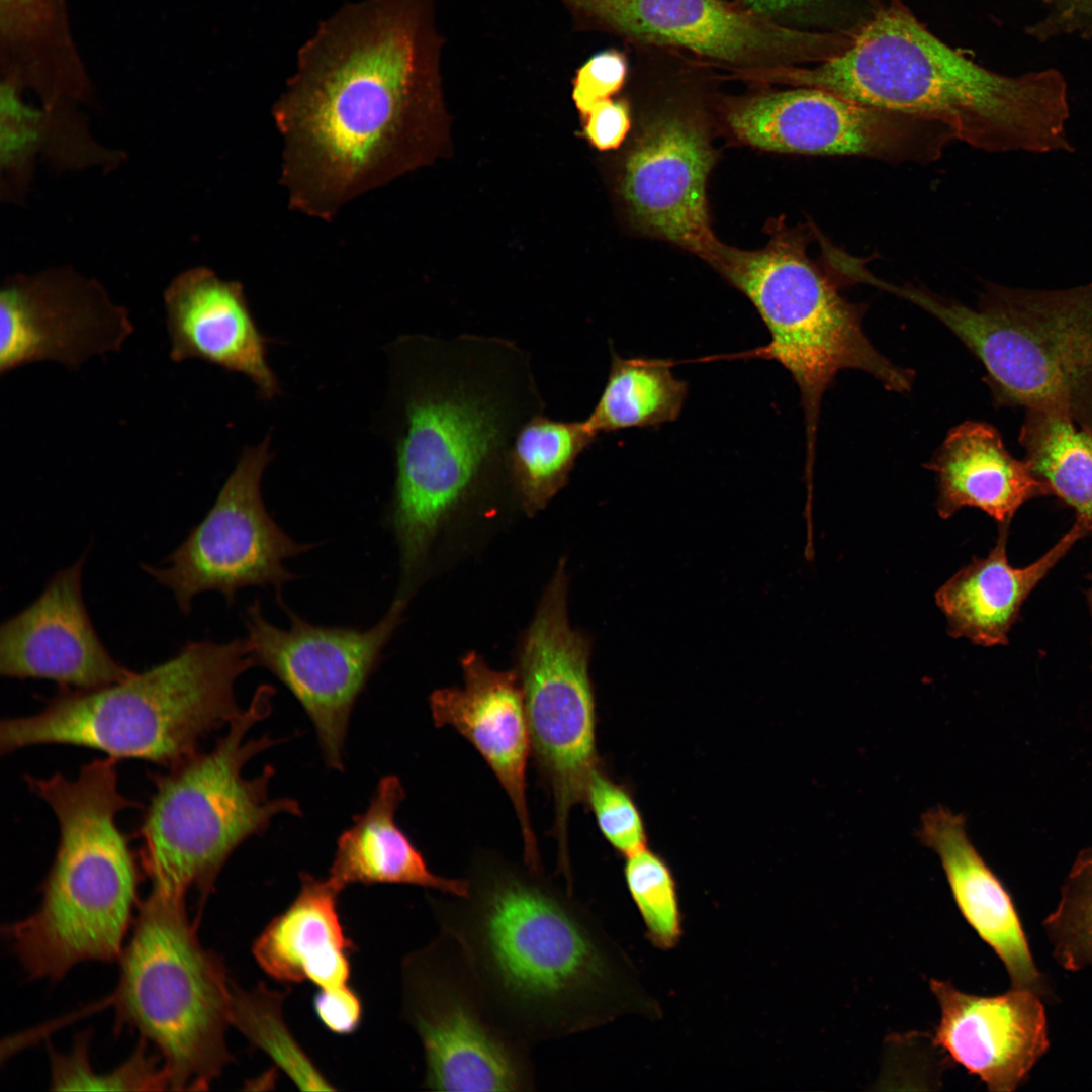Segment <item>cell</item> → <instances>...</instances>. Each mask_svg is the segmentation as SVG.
Returning a JSON list of instances; mask_svg holds the SVG:
<instances>
[{"instance_id":"20","label":"cell","mask_w":1092,"mask_h":1092,"mask_svg":"<svg viewBox=\"0 0 1092 1092\" xmlns=\"http://www.w3.org/2000/svg\"><path fill=\"white\" fill-rule=\"evenodd\" d=\"M929 986L940 1007L935 1045L989 1091L1012 1092L1027 1081L1050 1046L1040 996L1018 988L975 995L936 979Z\"/></svg>"},{"instance_id":"5","label":"cell","mask_w":1092,"mask_h":1092,"mask_svg":"<svg viewBox=\"0 0 1092 1092\" xmlns=\"http://www.w3.org/2000/svg\"><path fill=\"white\" fill-rule=\"evenodd\" d=\"M117 759L83 765L71 780L25 776L54 811L60 836L37 908L6 924L4 938L31 979L58 982L76 965L118 961L142 900L139 854L116 824L139 807L118 791Z\"/></svg>"},{"instance_id":"41","label":"cell","mask_w":1092,"mask_h":1092,"mask_svg":"<svg viewBox=\"0 0 1092 1092\" xmlns=\"http://www.w3.org/2000/svg\"><path fill=\"white\" fill-rule=\"evenodd\" d=\"M756 15L767 17L803 6L809 0H742Z\"/></svg>"},{"instance_id":"6","label":"cell","mask_w":1092,"mask_h":1092,"mask_svg":"<svg viewBox=\"0 0 1092 1092\" xmlns=\"http://www.w3.org/2000/svg\"><path fill=\"white\" fill-rule=\"evenodd\" d=\"M254 666L246 638L189 642L169 660L121 681L60 688L39 713L3 719L0 752L72 745L169 768L199 752L202 739L242 711L235 682Z\"/></svg>"},{"instance_id":"17","label":"cell","mask_w":1092,"mask_h":1092,"mask_svg":"<svg viewBox=\"0 0 1092 1092\" xmlns=\"http://www.w3.org/2000/svg\"><path fill=\"white\" fill-rule=\"evenodd\" d=\"M715 162L704 122L694 113L669 108L642 124L620 180L622 198L640 231L709 264L723 244L712 230L707 200Z\"/></svg>"},{"instance_id":"21","label":"cell","mask_w":1092,"mask_h":1092,"mask_svg":"<svg viewBox=\"0 0 1092 1092\" xmlns=\"http://www.w3.org/2000/svg\"><path fill=\"white\" fill-rule=\"evenodd\" d=\"M462 688L436 690L430 708L436 726H449L481 754L515 809L528 870L541 860L526 797L527 761L532 750L524 695L518 673L490 668L475 652L462 658Z\"/></svg>"},{"instance_id":"34","label":"cell","mask_w":1092,"mask_h":1092,"mask_svg":"<svg viewBox=\"0 0 1092 1092\" xmlns=\"http://www.w3.org/2000/svg\"><path fill=\"white\" fill-rule=\"evenodd\" d=\"M2 42L10 59L23 62L30 75L42 71L48 53L74 62L64 0H0ZM16 65V66H17ZM15 66V67H16Z\"/></svg>"},{"instance_id":"16","label":"cell","mask_w":1092,"mask_h":1092,"mask_svg":"<svg viewBox=\"0 0 1092 1092\" xmlns=\"http://www.w3.org/2000/svg\"><path fill=\"white\" fill-rule=\"evenodd\" d=\"M134 330L125 306L73 269L9 276L0 290V375L41 362L77 371L120 352Z\"/></svg>"},{"instance_id":"13","label":"cell","mask_w":1092,"mask_h":1092,"mask_svg":"<svg viewBox=\"0 0 1092 1092\" xmlns=\"http://www.w3.org/2000/svg\"><path fill=\"white\" fill-rule=\"evenodd\" d=\"M270 439L244 448L204 519L162 563L143 569L167 587L179 610L188 615L200 593H220L229 605L244 587L275 590L297 578L284 561L315 544L299 543L268 513L261 492L264 470L272 459Z\"/></svg>"},{"instance_id":"2","label":"cell","mask_w":1092,"mask_h":1092,"mask_svg":"<svg viewBox=\"0 0 1092 1092\" xmlns=\"http://www.w3.org/2000/svg\"><path fill=\"white\" fill-rule=\"evenodd\" d=\"M467 880L466 895L441 893L430 907L516 1038L532 1046L628 1015L661 1017L632 959L571 891L496 862Z\"/></svg>"},{"instance_id":"11","label":"cell","mask_w":1092,"mask_h":1092,"mask_svg":"<svg viewBox=\"0 0 1092 1092\" xmlns=\"http://www.w3.org/2000/svg\"><path fill=\"white\" fill-rule=\"evenodd\" d=\"M567 585L562 560L525 634L518 669L532 751L554 800L553 834L565 875L570 874L569 814L584 802L588 780L599 767L590 640L569 624Z\"/></svg>"},{"instance_id":"8","label":"cell","mask_w":1092,"mask_h":1092,"mask_svg":"<svg viewBox=\"0 0 1092 1092\" xmlns=\"http://www.w3.org/2000/svg\"><path fill=\"white\" fill-rule=\"evenodd\" d=\"M880 288L920 307L981 362L996 406L1052 411L1092 431V282L1064 289L987 284L976 307L923 287Z\"/></svg>"},{"instance_id":"9","label":"cell","mask_w":1092,"mask_h":1092,"mask_svg":"<svg viewBox=\"0 0 1092 1092\" xmlns=\"http://www.w3.org/2000/svg\"><path fill=\"white\" fill-rule=\"evenodd\" d=\"M118 963L106 1003L115 1029H133L155 1048L170 1090H208L232 1061L233 980L222 958L201 944L186 896L151 889Z\"/></svg>"},{"instance_id":"42","label":"cell","mask_w":1092,"mask_h":1092,"mask_svg":"<svg viewBox=\"0 0 1092 1092\" xmlns=\"http://www.w3.org/2000/svg\"><path fill=\"white\" fill-rule=\"evenodd\" d=\"M1088 578L1090 579V586L1088 587V589L1086 592V597H1087V602H1088V606H1089L1091 617H1092V573H1090L1088 575ZM1091 669H1092V666H1091Z\"/></svg>"},{"instance_id":"31","label":"cell","mask_w":1092,"mask_h":1092,"mask_svg":"<svg viewBox=\"0 0 1092 1092\" xmlns=\"http://www.w3.org/2000/svg\"><path fill=\"white\" fill-rule=\"evenodd\" d=\"M285 994L261 983L244 989L233 981L230 1023L301 1090H335L291 1033L283 1014Z\"/></svg>"},{"instance_id":"1","label":"cell","mask_w":1092,"mask_h":1092,"mask_svg":"<svg viewBox=\"0 0 1092 1092\" xmlns=\"http://www.w3.org/2000/svg\"><path fill=\"white\" fill-rule=\"evenodd\" d=\"M441 48L432 0H362L320 24L273 112L293 208L331 218L422 162Z\"/></svg>"},{"instance_id":"25","label":"cell","mask_w":1092,"mask_h":1092,"mask_svg":"<svg viewBox=\"0 0 1092 1092\" xmlns=\"http://www.w3.org/2000/svg\"><path fill=\"white\" fill-rule=\"evenodd\" d=\"M299 879L293 901L253 942V957L281 983L310 981L318 989L349 986L354 944L338 910L342 890L328 878L309 873H301Z\"/></svg>"},{"instance_id":"15","label":"cell","mask_w":1092,"mask_h":1092,"mask_svg":"<svg viewBox=\"0 0 1092 1092\" xmlns=\"http://www.w3.org/2000/svg\"><path fill=\"white\" fill-rule=\"evenodd\" d=\"M724 120L739 143L784 154L929 163L956 141L942 124L857 103L815 87L731 102Z\"/></svg>"},{"instance_id":"37","label":"cell","mask_w":1092,"mask_h":1092,"mask_svg":"<svg viewBox=\"0 0 1092 1092\" xmlns=\"http://www.w3.org/2000/svg\"><path fill=\"white\" fill-rule=\"evenodd\" d=\"M627 70L626 58L614 49L592 56L580 66L573 81L572 98L582 117L623 87Z\"/></svg>"},{"instance_id":"7","label":"cell","mask_w":1092,"mask_h":1092,"mask_svg":"<svg viewBox=\"0 0 1092 1092\" xmlns=\"http://www.w3.org/2000/svg\"><path fill=\"white\" fill-rule=\"evenodd\" d=\"M274 694L272 685H260L210 751L150 775L154 792L135 835L151 889L182 896L195 890L204 901L244 841L264 833L276 815H302L297 800L269 796L272 765L255 778L243 776L252 758L283 740L246 738L271 714Z\"/></svg>"},{"instance_id":"24","label":"cell","mask_w":1092,"mask_h":1092,"mask_svg":"<svg viewBox=\"0 0 1092 1092\" xmlns=\"http://www.w3.org/2000/svg\"><path fill=\"white\" fill-rule=\"evenodd\" d=\"M1009 526L999 527L995 546L986 557H973L935 593L946 620V632L975 645H1006L1023 603L1074 544L1087 534L1078 521L1041 557L1025 567L1008 561Z\"/></svg>"},{"instance_id":"36","label":"cell","mask_w":1092,"mask_h":1092,"mask_svg":"<svg viewBox=\"0 0 1092 1092\" xmlns=\"http://www.w3.org/2000/svg\"><path fill=\"white\" fill-rule=\"evenodd\" d=\"M584 802L600 831L618 852L627 857L646 847L644 824L631 795L599 767L588 780Z\"/></svg>"},{"instance_id":"29","label":"cell","mask_w":1092,"mask_h":1092,"mask_svg":"<svg viewBox=\"0 0 1092 1092\" xmlns=\"http://www.w3.org/2000/svg\"><path fill=\"white\" fill-rule=\"evenodd\" d=\"M1019 442L1032 473L1092 532V431L1058 412L1026 411Z\"/></svg>"},{"instance_id":"30","label":"cell","mask_w":1092,"mask_h":1092,"mask_svg":"<svg viewBox=\"0 0 1092 1092\" xmlns=\"http://www.w3.org/2000/svg\"><path fill=\"white\" fill-rule=\"evenodd\" d=\"M597 436L585 419L558 420L544 413L520 428L509 454V481L528 513L544 508L566 485Z\"/></svg>"},{"instance_id":"10","label":"cell","mask_w":1092,"mask_h":1092,"mask_svg":"<svg viewBox=\"0 0 1092 1092\" xmlns=\"http://www.w3.org/2000/svg\"><path fill=\"white\" fill-rule=\"evenodd\" d=\"M806 240L776 233L757 250L723 244L711 266L753 304L770 341L756 356L777 361L800 391L806 428L807 478L813 477L820 406L836 375L866 372L894 392L912 388L914 373L894 364L862 329L863 305L843 297L807 255Z\"/></svg>"},{"instance_id":"3","label":"cell","mask_w":1092,"mask_h":1092,"mask_svg":"<svg viewBox=\"0 0 1092 1092\" xmlns=\"http://www.w3.org/2000/svg\"><path fill=\"white\" fill-rule=\"evenodd\" d=\"M395 483L387 515L411 594L445 519L491 475H509L520 428L546 403L512 340L462 334L397 346Z\"/></svg>"},{"instance_id":"39","label":"cell","mask_w":1092,"mask_h":1092,"mask_svg":"<svg viewBox=\"0 0 1092 1092\" xmlns=\"http://www.w3.org/2000/svg\"><path fill=\"white\" fill-rule=\"evenodd\" d=\"M312 1006L322 1024L338 1035L354 1033L363 1019L361 999L350 985L336 989H318L313 996Z\"/></svg>"},{"instance_id":"32","label":"cell","mask_w":1092,"mask_h":1092,"mask_svg":"<svg viewBox=\"0 0 1092 1092\" xmlns=\"http://www.w3.org/2000/svg\"><path fill=\"white\" fill-rule=\"evenodd\" d=\"M90 1031L80 1033L68 1053L50 1048L52 1090H169L170 1082L161 1056L140 1043L130 1057L107 1073H97L90 1061Z\"/></svg>"},{"instance_id":"22","label":"cell","mask_w":1092,"mask_h":1092,"mask_svg":"<svg viewBox=\"0 0 1092 1092\" xmlns=\"http://www.w3.org/2000/svg\"><path fill=\"white\" fill-rule=\"evenodd\" d=\"M169 358L201 360L249 378L265 399L279 392L267 361V339L249 309L242 285L195 267L175 276L163 293Z\"/></svg>"},{"instance_id":"18","label":"cell","mask_w":1092,"mask_h":1092,"mask_svg":"<svg viewBox=\"0 0 1092 1092\" xmlns=\"http://www.w3.org/2000/svg\"><path fill=\"white\" fill-rule=\"evenodd\" d=\"M578 19L648 43L749 69L810 57L822 35L778 25L723 0H559Z\"/></svg>"},{"instance_id":"14","label":"cell","mask_w":1092,"mask_h":1092,"mask_svg":"<svg viewBox=\"0 0 1092 1092\" xmlns=\"http://www.w3.org/2000/svg\"><path fill=\"white\" fill-rule=\"evenodd\" d=\"M406 603L396 597L385 615L366 630L313 625L284 603L290 624L279 628L264 617L259 601L247 608L246 640L255 665L269 670L302 706L331 769L344 768L352 709L380 663Z\"/></svg>"},{"instance_id":"4","label":"cell","mask_w":1092,"mask_h":1092,"mask_svg":"<svg viewBox=\"0 0 1092 1092\" xmlns=\"http://www.w3.org/2000/svg\"><path fill=\"white\" fill-rule=\"evenodd\" d=\"M765 79L936 122L989 153L1074 152L1068 86L1058 70L991 71L936 37L900 0L879 7L819 65L772 67Z\"/></svg>"},{"instance_id":"38","label":"cell","mask_w":1092,"mask_h":1092,"mask_svg":"<svg viewBox=\"0 0 1092 1092\" xmlns=\"http://www.w3.org/2000/svg\"><path fill=\"white\" fill-rule=\"evenodd\" d=\"M1045 8V15L1027 27V34L1038 40L1059 36L1092 37V0H1035Z\"/></svg>"},{"instance_id":"23","label":"cell","mask_w":1092,"mask_h":1092,"mask_svg":"<svg viewBox=\"0 0 1092 1092\" xmlns=\"http://www.w3.org/2000/svg\"><path fill=\"white\" fill-rule=\"evenodd\" d=\"M918 836L938 856L957 907L1000 959L1011 988L1049 996L1012 898L971 841L964 816L931 808L921 816Z\"/></svg>"},{"instance_id":"28","label":"cell","mask_w":1092,"mask_h":1092,"mask_svg":"<svg viewBox=\"0 0 1092 1092\" xmlns=\"http://www.w3.org/2000/svg\"><path fill=\"white\" fill-rule=\"evenodd\" d=\"M671 368V361L665 359L624 358L612 351L606 383L585 418L589 428L599 435L675 421L682 411L688 384L676 378Z\"/></svg>"},{"instance_id":"27","label":"cell","mask_w":1092,"mask_h":1092,"mask_svg":"<svg viewBox=\"0 0 1092 1092\" xmlns=\"http://www.w3.org/2000/svg\"><path fill=\"white\" fill-rule=\"evenodd\" d=\"M404 797L397 777L379 780L366 810L355 816L353 824L339 836L327 878L342 891L352 884H402L452 896L466 895L467 878H447L432 872L396 824L395 813Z\"/></svg>"},{"instance_id":"40","label":"cell","mask_w":1092,"mask_h":1092,"mask_svg":"<svg viewBox=\"0 0 1092 1092\" xmlns=\"http://www.w3.org/2000/svg\"><path fill=\"white\" fill-rule=\"evenodd\" d=\"M584 134L601 151L618 148L631 128V113L623 100L598 103L583 117Z\"/></svg>"},{"instance_id":"12","label":"cell","mask_w":1092,"mask_h":1092,"mask_svg":"<svg viewBox=\"0 0 1092 1092\" xmlns=\"http://www.w3.org/2000/svg\"><path fill=\"white\" fill-rule=\"evenodd\" d=\"M401 1013L423 1049L425 1089H535L531 1046L494 1018L463 958L442 932L404 957Z\"/></svg>"},{"instance_id":"26","label":"cell","mask_w":1092,"mask_h":1092,"mask_svg":"<svg viewBox=\"0 0 1092 1092\" xmlns=\"http://www.w3.org/2000/svg\"><path fill=\"white\" fill-rule=\"evenodd\" d=\"M923 466L935 474L936 510L942 519L972 507L999 527L1009 526L1024 503L1051 494L1027 462L1008 452L996 428L984 422L953 427Z\"/></svg>"},{"instance_id":"19","label":"cell","mask_w":1092,"mask_h":1092,"mask_svg":"<svg viewBox=\"0 0 1092 1092\" xmlns=\"http://www.w3.org/2000/svg\"><path fill=\"white\" fill-rule=\"evenodd\" d=\"M85 555L59 570L40 596L0 627V673L92 690L134 671L117 662L97 635L82 593Z\"/></svg>"},{"instance_id":"35","label":"cell","mask_w":1092,"mask_h":1092,"mask_svg":"<svg viewBox=\"0 0 1092 1092\" xmlns=\"http://www.w3.org/2000/svg\"><path fill=\"white\" fill-rule=\"evenodd\" d=\"M624 877L649 941L662 950L676 947L684 934V919L669 866L645 847L626 857Z\"/></svg>"},{"instance_id":"33","label":"cell","mask_w":1092,"mask_h":1092,"mask_svg":"<svg viewBox=\"0 0 1092 1092\" xmlns=\"http://www.w3.org/2000/svg\"><path fill=\"white\" fill-rule=\"evenodd\" d=\"M1042 926L1059 966L1070 972L1092 968V845L1078 853Z\"/></svg>"}]
</instances>
